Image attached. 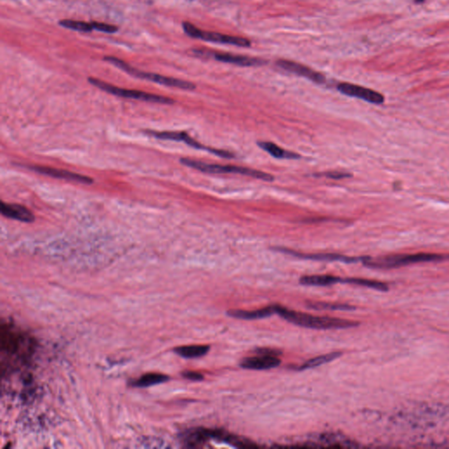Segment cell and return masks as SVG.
Segmentation results:
<instances>
[{
  "label": "cell",
  "instance_id": "5b68a950",
  "mask_svg": "<svg viewBox=\"0 0 449 449\" xmlns=\"http://www.w3.org/2000/svg\"><path fill=\"white\" fill-rule=\"evenodd\" d=\"M88 81L93 86L99 88V89L102 90L104 92L110 93L111 95L124 98V99L142 100V101H146V102L163 104H174V102H175L174 100H171V99L167 98V97L155 95V94L139 92V91H136V90H128V89L117 87V86L111 85V84L104 82L102 80L97 79V78H94V77H89Z\"/></svg>",
  "mask_w": 449,
  "mask_h": 449
},
{
  "label": "cell",
  "instance_id": "d6986e66",
  "mask_svg": "<svg viewBox=\"0 0 449 449\" xmlns=\"http://www.w3.org/2000/svg\"><path fill=\"white\" fill-rule=\"evenodd\" d=\"M258 145L265 151L268 152L270 155L274 156L276 158H278V159H298L299 157L298 154L284 150V149H282V147H279L273 142L260 141L258 142Z\"/></svg>",
  "mask_w": 449,
  "mask_h": 449
},
{
  "label": "cell",
  "instance_id": "52a82bcc",
  "mask_svg": "<svg viewBox=\"0 0 449 449\" xmlns=\"http://www.w3.org/2000/svg\"><path fill=\"white\" fill-rule=\"evenodd\" d=\"M145 134L152 136V137H155L156 139L183 141L187 145L194 147V148L207 150V151L211 152V153L215 154L216 155L222 156L224 158H233L235 156L234 154H232L230 152L226 151V150H219V149H214V148L205 147L202 144L199 143L195 139H192L191 136H189L185 132H157L154 131V130H147V131H145Z\"/></svg>",
  "mask_w": 449,
  "mask_h": 449
},
{
  "label": "cell",
  "instance_id": "7a4b0ae2",
  "mask_svg": "<svg viewBox=\"0 0 449 449\" xmlns=\"http://www.w3.org/2000/svg\"><path fill=\"white\" fill-rule=\"evenodd\" d=\"M180 162L184 166L192 168L197 171H201L204 173L208 174H235V175H242L251 176L254 178L260 179L263 181L271 182L274 180V176L268 174L263 171H257L254 169L246 167H239L233 165H220L216 163H205L202 161L190 159V158H182Z\"/></svg>",
  "mask_w": 449,
  "mask_h": 449
},
{
  "label": "cell",
  "instance_id": "4fadbf2b",
  "mask_svg": "<svg viewBox=\"0 0 449 449\" xmlns=\"http://www.w3.org/2000/svg\"><path fill=\"white\" fill-rule=\"evenodd\" d=\"M276 250L285 253V254L293 255L296 257H299L302 259H308V260H315V261H330V262H343V263H355L358 261H362L364 257H360V258H355V257H348L345 255L338 254H330V253H319V254H304V253H299L296 251L290 250L286 248H280L276 247Z\"/></svg>",
  "mask_w": 449,
  "mask_h": 449
},
{
  "label": "cell",
  "instance_id": "e0dca14e",
  "mask_svg": "<svg viewBox=\"0 0 449 449\" xmlns=\"http://www.w3.org/2000/svg\"><path fill=\"white\" fill-rule=\"evenodd\" d=\"M299 282L306 286H329L338 282H342V279L331 275H312L304 276Z\"/></svg>",
  "mask_w": 449,
  "mask_h": 449
},
{
  "label": "cell",
  "instance_id": "ac0fdd59",
  "mask_svg": "<svg viewBox=\"0 0 449 449\" xmlns=\"http://www.w3.org/2000/svg\"><path fill=\"white\" fill-rule=\"evenodd\" d=\"M210 346L208 345H190L178 346L175 348V353L187 359L202 357L209 352Z\"/></svg>",
  "mask_w": 449,
  "mask_h": 449
},
{
  "label": "cell",
  "instance_id": "8fae6325",
  "mask_svg": "<svg viewBox=\"0 0 449 449\" xmlns=\"http://www.w3.org/2000/svg\"><path fill=\"white\" fill-rule=\"evenodd\" d=\"M276 65L282 69L294 73L298 76H304L307 79L315 82L317 84H323L326 82V77L321 73L316 71L312 69L307 67L306 65L296 63L294 61L280 59L276 61Z\"/></svg>",
  "mask_w": 449,
  "mask_h": 449
},
{
  "label": "cell",
  "instance_id": "277c9868",
  "mask_svg": "<svg viewBox=\"0 0 449 449\" xmlns=\"http://www.w3.org/2000/svg\"><path fill=\"white\" fill-rule=\"evenodd\" d=\"M444 258H445V256L441 255V254L420 253V254L390 255V256L378 259L364 257L362 262L365 265L370 267V268L390 269V268L406 266V265H410V264H414V263L441 261Z\"/></svg>",
  "mask_w": 449,
  "mask_h": 449
},
{
  "label": "cell",
  "instance_id": "f1b7e54d",
  "mask_svg": "<svg viewBox=\"0 0 449 449\" xmlns=\"http://www.w3.org/2000/svg\"><path fill=\"white\" fill-rule=\"evenodd\" d=\"M425 0H414V2L417 3V4H421V3L425 2Z\"/></svg>",
  "mask_w": 449,
  "mask_h": 449
},
{
  "label": "cell",
  "instance_id": "9a60e30c",
  "mask_svg": "<svg viewBox=\"0 0 449 449\" xmlns=\"http://www.w3.org/2000/svg\"><path fill=\"white\" fill-rule=\"evenodd\" d=\"M215 429L208 428H194L189 430L183 435V441L187 447L196 448L202 446L210 440H214Z\"/></svg>",
  "mask_w": 449,
  "mask_h": 449
},
{
  "label": "cell",
  "instance_id": "ba28073f",
  "mask_svg": "<svg viewBox=\"0 0 449 449\" xmlns=\"http://www.w3.org/2000/svg\"><path fill=\"white\" fill-rule=\"evenodd\" d=\"M337 89L339 92L345 95L357 98L369 103L381 104L384 102V97L381 95V93L369 88L362 87L360 85L349 83H342L338 84Z\"/></svg>",
  "mask_w": 449,
  "mask_h": 449
},
{
  "label": "cell",
  "instance_id": "ffe728a7",
  "mask_svg": "<svg viewBox=\"0 0 449 449\" xmlns=\"http://www.w3.org/2000/svg\"><path fill=\"white\" fill-rule=\"evenodd\" d=\"M342 354L341 352H332V353H329V354H322V355H319V356H317V357L311 358L310 360L306 361L305 363H303L302 365L298 367L297 370L301 371V370L314 369L316 367H318V366L323 365V364L327 363V362L334 361L335 359L340 357Z\"/></svg>",
  "mask_w": 449,
  "mask_h": 449
},
{
  "label": "cell",
  "instance_id": "4316f807",
  "mask_svg": "<svg viewBox=\"0 0 449 449\" xmlns=\"http://www.w3.org/2000/svg\"><path fill=\"white\" fill-rule=\"evenodd\" d=\"M182 375H183V378H186L188 380H191V381H202L204 379L203 375L197 371H184Z\"/></svg>",
  "mask_w": 449,
  "mask_h": 449
},
{
  "label": "cell",
  "instance_id": "7402d4cb",
  "mask_svg": "<svg viewBox=\"0 0 449 449\" xmlns=\"http://www.w3.org/2000/svg\"><path fill=\"white\" fill-rule=\"evenodd\" d=\"M342 282H346L350 284H355V285H360V286L367 287V288H371L375 290H386L388 289V286L383 282L374 281V280H369V279L363 278H346L342 279Z\"/></svg>",
  "mask_w": 449,
  "mask_h": 449
},
{
  "label": "cell",
  "instance_id": "3957f363",
  "mask_svg": "<svg viewBox=\"0 0 449 449\" xmlns=\"http://www.w3.org/2000/svg\"><path fill=\"white\" fill-rule=\"evenodd\" d=\"M104 60L107 61L110 64H113L117 68L122 69L123 71L127 72V74L138 77V78H140V79L148 80V81H151V82H154V83H156V84L165 85V86H168V87L178 88V89L186 90V91H192V90H195L196 89L195 84H192L191 82L184 81V80L176 79V78L169 77V76H162V75L155 74V73L141 71V70H139V69L133 68L122 60L116 58L114 56H105Z\"/></svg>",
  "mask_w": 449,
  "mask_h": 449
},
{
  "label": "cell",
  "instance_id": "cb8c5ba5",
  "mask_svg": "<svg viewBox=\"0 0 449 449\" xmlns=\"http://www.w3.org/2000/svg\"><path fill=\"white\" fill-rule=\"evenodd\" d=\"M310 308L315 310H331V311H350L354 310L353 306L348 305H342V304H331L325 302H311L308 304Z\"/></svg>",
  "mask_w": 449,
  "mask_h": 449
},
{
  "label": "cell",
  "instance_id": "30bf717a",
  "mask_svg": "<svg viewBox=\"0 0 449 449\" xmlns=\"http://www.w3.org/2000/svg\"><path fill=\"white\" fill-rule=\"evenodd\" d=\"M196 54L200 55V54H206L207 56H212L214 59L226 63V64H235L238 66H243V67H252V66H262L263 64H266L265 60L261 59V58H255V57H249V56H240V55H234L230 53H219V52H208L201 51V50H195Z\"/></svg>",
  "mask_w": 449,
  "mask_h": 449
},
{
  "label": "cell",
  "instance_id": "44dd1931",
  "mask_svg": "<svg viewBox=\"0 0 449 449\" xmlns=\"http://www.w3.org/2000/svg\"><path fill=\"white\" fill-rule=\"evenodd\" d=\"M169 380V377L160 373L145 374L142 377L138 378L137 380L133 382L135 387H149V386L156 385L159 383H163Z\"/></svg>",
  "mask_w": 449,
  "mask_h": 449
},
{
  "label": "cell",
  "instance_id": "6da1fadb",
  "mask_svg": "<svg viewBox=\"0 0 449 449\" xmlns=\"http://www.w3.org/2000/svg\"><path fill=\"white\" fill-rule=\"evenodd\" d=\"M276 314L296 326L311 329H342L358 326V322L348 319L315 316L311 314L290 311L286 307L279 305H276Z\"/></svg>",
  "mask_w": 449,
  "mask_h": 449
},
{
  "label": "cell",
  "instance_id": "7c38bea8",
  "mask_svg": "<svg viewBox=\"0 0 449 449\" xmlns=\"http://www.w3.org/2000/svg\"><path fill=\"white\" fill-rule=\"evenodd\" d=\"M281 360L275 354H258L255 356L246 357L240 362V367L245 370H266L278 367Z\"/></svg>",
  "mask_w": 449,
  "mask_h": 449
},
{
  "label": "cell",
  "instance_id": "2e32d148",
  "mask_svg": "<svg viewBox=\"0 0 449 449\" xmlns=\"http://www.w3.org/2000/svg\"><path fill=\"white\" fill-rule=\"evenodd\" d=\"M275 313H276V305L267 306V307H264L262 309H257V310H230L227 312V315L231 318L244 319V320H253V319L268 318Z\"/></svg>",
  "mask_w": 449,
  "mask_h": 449
},
{
  "label": "cell",
  "instance_id": "5bb4252c",
  "mask_svg": "<svg viewBox=\"0 0 449 449\" xmlns=\"http://www.w3.org/2000/svg\"><path fill=\"white\" fill-rule=\"evenodd\" d=\"M1 213L8 219H16L21 222L31 223L35 220V215L27 207L18 204H1Z\"/></svg>",
  "mask_w": 449,
  "mask_h": 449
},
{
  "label": "cell",
  "instance_id": "484cf974",
  "mask_svg": "<svg viewBox=\"0 0 449 449\" xmlns=\"http://www.w3.org/2000/svg\"><path fill=\"white\" fill-rule=\"evenodd\" d=\"M92 26H93V28L94 30H98V31H100V32L104 33H108V34H112V33H116L119 28L115 27V26H112V25L109 24H104V23H98V22H92Z\"/></svg>",
  "mask_w": 449,
  "mask_h": 449
},
{
  "label": "cell",
  "instance_id": "9c48e42d",
  "mask_svg": "<svg viewBox=\"0 0 449 449\" xmlns=\"http://www.w3.org/2000/svg\"><path fill=\"white\" fill-rule=\"evenodd\" d=\"M25 167L28 168L31 171H35L38 174L41 175H48L51 176L54 178L64 179L70 182H76V183H84V184H91L93 183V179L86 176V175H81V174H76L71 171H65V170H60L56 168L45 167V166H38V165H27Z\"/></svg>",
  "mask_w": 449,
  "mask_h": 449
},
{
  "label": "cell",
  "instance_id": "d4e9b609",
  "mask_svg": "<svg viewBox=\"0 0 449 449\" xmlns=\"http://www.w3.org/2000/svg\"><path fill=\"white\" fill-rule=\"evenodd\" d=\"M1 344L2 348L7 351H14L18 346V339L15 334L8 330H4L2 328L1 331Z\"/></svg>",
  "mask_w": 449,
  "mask_h": 449
},
{
  "label": "cell",
  "instance_id": "8992f818",
  "mask_svg": "<svg viewBox=\"0 0 449 449\" xmlns=\"http://www.w3.org/2000/svg\"><path fill=\"white\" fill-rule=\"evenodd\" d=\"M183 28L185 34H187L190 37L196 38V39L216 42V43L229 44V45L243 47V48H247L251 46L250 40H247L244 37L227 35H224L220 33L207 32V31L200 30L194 25L191 24L190 22H186V21L183 22Z\"/></svg>",
  "mask_w": 449,
  "mask_h": 449
},
{
  "label": "cell",
  "instance_id": "83f0119b",
  "mask_svg": "<svg viewBox=\"0 0 449 449\" xmlns=\"http://www.w3.org/2000/svg\"><path fill=\"white\" fill-rule=\"evenodd\" d=\"M320 175H326L327 177H330L332 179H342L346 178V177H349L351 176L350 174L348 173H345V172H338V171H334V172H328V173H325V174H322Z\"/></svg>",
  "mask_w": 449,
  "mask_h": 449
},
{
  "label": "cell",
  "instance_id": "603a6c76",
  "mask_svg": "<svg viewBox=\"0 0 449 449\" xmlns=\"http://www.w3.org/2000/svg\"><path fill=\"white\" fill-rule=\"evenodd\" d=\"M60 26L78 32H91L94 30L92 23H87L84 21H76L72 20H60Z\"/></svg>",
  "mask_w": 449,
  "mask_h": 449
}]
</instances>
